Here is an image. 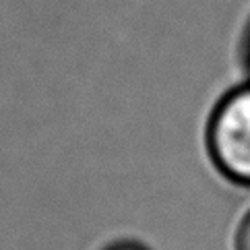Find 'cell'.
<instances>
[{
    "instance_id": "1",
    "label": "cell",
    "mask_w": 250,
    "mask_h": 250,
    "mask_svg": "<svg viewBox=\"0 0 250 250\" xmlns=\"http://www.w3.org/2000/svg\"><path fill=\"white\" fill-rule=\"evenodd\" d=\"M209 143L223 172L250 184V83L219 104L211 120Z\"/></svg>"
},
{
    "instance_id": "2",
    "label": "cell",
    "mask_w": 250,
    "mask_h": 250,
    "mask_svg": "<svg viewBox=\"0 0 250 250\" xmlns=\"http://www.w3.org/2000/svg\"><path fill=\"white\" fill-rule=\"evenodd\" d=\"M240 250H250V217L246 219L242 234H240Z\"/></svg>"
},
{
    "instance_id": "3",
    "label": "cell",
    "mask_w": 250,
    "mask_h": 250,
    "mask_svg": "<svg viewBox=\"0 0 250 250\" xmlns=\"http://www.w3.org/2000/svg\"><path fill=\"white\" fill-rule=\"evenodd\" d=\"M110 250H145V248H141L137 244H120V246H114Z\"/></svg>"
}]
</instances>
